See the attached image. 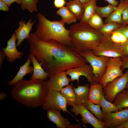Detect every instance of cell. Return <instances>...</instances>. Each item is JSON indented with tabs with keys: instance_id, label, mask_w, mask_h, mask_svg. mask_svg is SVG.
I'll use <instances>...</instances> for the list:
<instances>
[{
	"instance_id": "obj_1",
	"label": "cell",
	"mask_w": 128,
	"mask_h": 128,
	"mask_svg": "<svg viewBox=\"0 0 128 128\" xmlns=\"http://www.w3.org/2000/svg\"><path fill=\"white\" fill-rule=\"evenodd\" d=\"M30 53L34 55L44 69L50 75L63 72L87 62L71 47L54 40L42 41L34 33L27 39Z\"/></svg>"
},
{
	"instance_id": "obj_2",
	"label": "cell",
	"mask_w": 128,
	"mask_h": 128,
	"mask_svg": "<svg viewBox=\"0 0 128 128\" xmlns=\"http://www.w3.org/2000/svg\"><path fill=\"white\" fill-rule=\"evenodd\" d=\"M47 90L44 80L23 79L14 85L11 95L16 101L26 106L35 108L43 104Z\"/></svg>"
},
{
	"instance_id": "obj_3",
	"label": "cell",
	"mask_w": 128,
	"mask_h": 128,
	"mask_svg": "<svg viewBox=\"0 0 128 128\" xmlns=\"http://www.w3.org/2000/svg\"><path fill=\"white\" fill-rule=\"evenodd\" d=\"M69 36L71 47L77 53L92 51L102 41L103 36L88 23L80 22L70 27Z\"/></svg>"
},
{
	"instance_id": "obj_4",
	"label": "cell",
	"mask_w": 128,
	"mask_h": 128,
	"mask_svg": "<svg viewBox=\"0 0 128 128\" xmlns=\"http://www.w3.org/2000/svg\"><path fill=\"white\" fill-rule=\"evenodd\" d=\"M38 23L34 34L41 40L46 41L54 40L71 47L69 30L60 20L50 21L39 12L37 14Z\"/></svg>"
},
{
	"instance_id": "obj_5",
	"label": "cell",
	"mask_w": 128,
	"mask_h": 128,
	"mask_svg": "<svg viewBox=\"0 0 128 128\" xmlns=\"http://www.w3.org/2000/svg\"><path fill=\"white\" fill-rule=\"evenodd\" d=\"M80 55L85 58L91 66L96 81L99 83L105 71L107 63L110 58L96 55L92 51L84 52Z\"/></svg>"
},
{
	"instance_id": "obj_6",
	"label": "cell",
	"mask_w": 128,
	"mask_h": 128,
	"mask_svg": "<svg viewBox=\"0 0 128 128\" xmlns=\"http://www.w3.org/2000/svg\"><path fill=\"white\" fill-rule=\"evenodd\" d=\"M121 65V57L110 58L107 63L105 71L99 81L103 88L108 83L123 74Z\"/></svg>"
},
{
	"instance_id": "obj_7",
	"label": "cell",
	"mask_w": 128,
	"mask_h": 128,
	"mask_svg": "<svg viewBox=\"0 0 128 128\" xmlns=\"http://www.w3.org/2000/svg\"><path fill=\"white\" fill-rule=\"evenodd\" d=\"M128 83V69L122 76L109 83L103 88L105 98L113 103L116 96L126 88Z\"/></svg>"
},
{
	"instance_id": "obj_8",
	"label": "cell",
	"mask_w": 128,
	"mask_h": 128,
	"mask_svg": "<svg viewBox=\"0 0 128 128\" xmlns=\"http://www.w3.org/2000/svg\"><path fill=\"white\" fill-rule=\"evenodd\" d=\"M67 105L66 101L60 91L48 89L46 100L42 106V109L47 111L50 109H55L66 112L80 123L68 111Z\"/></svg>"
},
{
	"instance_id": "obj_9",
	"label": "cell",
	"mask_w": 128,
	"mask_h": 128,
	"mask_svg": "<svg viewBox=\"0 0 128 128\" xmlns=\"http://www.w3.org/2000/svg\"><path fill=\"white\" fill-rule=\"evenodd\" d=\"M110 36H103L101 43L93 50V53L97 56L110 58L123 57L119 47L111 40Z\"/></svg>"
},
{
	"instance_id": "obj_10",
	"label": "cell",
	"mask_w": 128,
	"mask_h": 128,
	"mask_svg": "<svg viewBox=\"0 0 128 128\" xmlns=\"http://www.w3.org/2000/svg\"><path fill=\"white\" fill-rule=\"evenodd\" d=\"M72 107L70 111L76 115L80 114L82 117L81 122L84 124H90L94 128L105 127L104 122L98 119L84 105H75Z\"/></svg>"
},
{
	"instance_id": "obj_11",
	"label": "cell",
	"mask_w": 128,
	"mask_h": 128,
	"mask_svg": "<svg viewBox=\"0 0 128 128\" xmlns=\"http://www.w3.org/2000/svg\"><path fill=\"white\" fill-rule=\"evenodd\" d=\"M65 72L67 75L70 76L71 82L76 80L78 84L80 77L83 76L87 78L90 84L97 83L95 79L91 66L86 63L69 69Z\"/></svg>"
},
{
	"instance_id": "obj_12",
	"label": "cell",
	"mask_w": 128,
	"mask_h": 128,
	"mask_svg": "<svg viewBox=\"0 0 128 128\" xmlns=\"http://www.w3.org/2000/svg\"><path fill=\"white\" fill-rule=\"evenodd\" d=\"M128 120V108H126L104 116L102 121L105 123V127L113 128Z\"/></svg>"
},
{
	"instance_id": "obj_13",
	"label": "cell",
	"mask_w": 128,
	"mask_h": 128,
	"mask_svg": "<svg viewBox=\"0 0 128 128\" xmlns=\"http://www.w3.org/2000/svg\"><path fill=\"white\" fill-rule=\"evenodd\" d=\"M65 71L49 76V79L45 81L46 86L48 89L60 91L65 86L69 85L71 82L68 78Z\"/></svg>"
},
{
	"instance_id": "obj_14",
	"label": "cell",
	"mask_w": 128,
	"mask_h": 128,
	"mask_svg": "<svg viewBox=\"0 0 128 128\" xmlns=\"http://www.w3.org/2000/svg\"><path fill=\"white\" fill-rule=\"evenodd\" d=\"M59 110L50 109L47 111L46 115L48 120L55 124L59 128H81L80 124H71L69 120L64 118L61 114Z\"/></svg>"
},
{
	"instance_id": "obj_15",
	"label": "cell",
	"mask_w": 128,
	"mask_h": 128,
	"mask_svg": "<svg viewBox=\"0 0 128 128\" xmlns=\"http://www.w3.org/2000/svg\"><path fill=\"white\" fill-rule=\"evenodd\" d=\"M16 40L15 33L14 32L7 41L6 48H2L7 60L10 62H13L17 59H21L23 55V53L19 51L17 49Z\"/></svg>"
},
{
	"instance_id": "obj_16",
	"label": "cell",
	"mask_w": 128,
	"mask_h": 128,
	"mask_svg": "<svg viewBox=\"0 0 128 128\" xmlns=\"http://www.w3.org/2000/svg\"><path fill=\"white\" fill-rule=\"evenodd\" d=\"M35 22V21L32 22L30 19L26 23L25 21L22 20L19 22V26L15 32L17 40L16 43L17 47H19L25 39H28L32 26Z\"/></svg>"
},
{
	"instance_id": "obj_17",
	"label": "cell",
	"mask_w": 128,
	"mask_h": 128,
	"mask_svg": "<svg viewBox=\"0 0 128 128\" xmlns=\"http://www.w3.org/2000/svg\"><path fill=\"white\" fill-rule=\"evenodd\" d=\"M29 57L32 63L33 67V72L30 79L46 80L49 77V74L43 69L41 64L37 61L35 56L31 53Z\"/></svg>"
},
{
	"instance_id": "obj_18",
	"label": "cell",
	"mask_w": 128,
	"mask_h": 128,
	"mask_svg": "<svg viewBox=\"0 0 128 128\" xmlns=\"http://www.w3.org/2000/svg\"><path fill=\"white\" fill-rule=\"evenodd\" d=\"M104 95L103 88L99 83L90 84L89 89L88 102L99 104Z\"/></svg>"
},
{
	"instance_id": "obj_19",
	"label": "cell",
	"mask_w": 128,
	"mask_h": 128,
	"mask_svg": "<svg viewBox=\"0 0 128 128\" xmlns=\"http://www.w3.org/2000/svg\"><path fill=\"white\" fill-rule=\"evenodd\" d=\"M31 62L30 58L29 57L25 63L20 67L19 71L14 77L11 80L8 81V84L9 85H14L23 79V78L26 74L32 73L33 66L30 65Z\"/></svg>"
},
{
	"instance_id": "obj_20",
	"label": "cell",
	"mask_w": 128,
	"mask_h": 128,
	"mask_svg": "<svg viewBox=\"0 0 128 128\" xmlns=\"http://www.w3.org/2000/svg\"><path fill=\"white\" fill-rule=\"evenodd\" d=\"M89 84L78 85L76 88L74 87L76 96L75 105H85L88 102Z\"/></svg>"
},
{
	"instance_id": "obj_21",
	"label": "cell",
	"mask_w": 128,
	"mask_h": 128,
	"mask_svg": "<svg viewBox=\"0 0 128 128\" xmlns=\"http://www.w3.org/2000/svg\"><path fill=\"white\" fill-rule=\"evenodd\" d=\"M128 6V0H120L116 9L105 19L104 23L115 22L122 24V13Z\"/></svg>"
},
{
	"instance_id": "obj_22",
	"label": "cell",
	"mask_w": 128,
	"mask_h": 128,
	"mask_svg": "<svg viewBox=\"0 0 128 128\" xmlns=\"http://www.w3.org/2000/svg\"><path fill=\"white\" fill-rule=\"evenodd\" d=\"M97 0H90L83 5L84 11L80 22L88 23L90 19L96 13Z\"/></svg>"
},
{
	"instance_id": "obj_23",
	"label": "cell",
	"mask_w": 128,
	"mask_h": 128,
	"mask_svg": "<svg viewBox=\"0 0 128 128\" xmlns=\"http://www.w3.org/2000/svg\"><path fill=\"white\" fill-rule=\"evenodd\" d=\"M66 5V6L75 15L77 20L81 21L84 11L83 5L78 0H70Z\"/></svg>"
},
{
	"instance_id": "obj_24",
	"label": "cell",
	"mask_w": 128,
	"mask_h": 128,
	"mask_svg": "<svg viewBox=\"0 0 128 128\" xmlns=\"http://www.w3.org/2000/svg\"><path fill=\"white\" fill-rule=\"evenodd\" d=\"M55 13L61 17V18L60 21L64 23L69 24L77 21V19L75 16L66 6L59 9Z\"/></svg>"
},
{
	"instance_id": "obj_25",
	"label": "cell",
	"mask_w": 128,
	"mask_h": 128,
	"mask_svg": "<svg viewBox=\"0 0 128 128\" xmlns=\"http://www.w3.org/2000/svg\"><path fill=\"white\" fill-rule=\"evenodd\" d=\"M72 84L69 85L62 88L60 92L65 99L68 105L73 106L75 105L76 96Z\"/></svg>"
},
{
	"instance_id": "obj_26",
	"label": "cell",
	"mask_w": 128,
	"mask_h": 128,
	"mask_svg": "<svg viewBox=\"0 0 128 128\" xmlns=\"http://www.w3.org/2000/svg\"><path fill=\"white\" fill-rule=\"evenodd\" d=\"M113 103L119 110L128 108V89L126 88L117 94Z\"/></svg>"
},
{
	"instance_id": "obj_27",
	"label": "cell",
	"mask_w": 128,
	"mask_h": 128,
	"mask_svg": "<svg viewBox=\"0 0 128 128\" xmlns=\"http://www.w3.org/2000/svg\"><path fill=\"white\" fill-rule=\"evenodd\" d=\"M101 111L104 116L119 110L116 105L113 103L107 100L104 95L100 103Z\"/></svg>"
},
{
	"instance_id": "obj_28",
	"label": "cell",
	"mask_w": 128,
	"mask_h": 128,
	"mask_svg": "<svg viewBox=\"0 0 128 128\" xmlns=\"http://www.w3.org/2000/svg\"><path fill=\"white\" fill-rule=\"evenodd\" d=\"M122 25L115 22L104 23L98 31L104 36H110L112 32L119 27Z\"/></svg>"
},
{
	"instance_id": "obj_29",
	"label": "cell",
	"mask_w": 128,
	"mask_h": 128,
	"mask_svg": "<svg viewBox=\"0 0 128 128\" xmlns=\"http://www.w3.org/2000/svg\"><path fill=\"white\" fill-rule=\"evenodd\" d=\"M84 106L98 119L103 120L104 115L102 114L99 104H95L88 102Z\"/></svg>"
},
{
	"instance_id": "obj_30",
	"label": "cell",
	"mask_w": 128,
	"mask_h": 128,
	"mask_svg": "<svg viewBox=\"0 0 128 128\" xmlns=\"http://www.w3.org/2000/svg\"><path fill=\"white\" fill-rule=\"evenodd\" d=\"M39 0H22L21 8L22 10H27L30 13L37 12V4Z\"/></svg>"
},
{
	"instance_id": "obj_31",
	"label": "cell",
	"mask_w": 128,
	"mask_h": 128,
	"mask_svg": "<svg viewBox=\"0 0 128 128\" xmlns=\"http://www.w3.org/2000/svg\"><path fill=\"white\" fill-rule=\"evenodd\" d=\"M117 7L110 5L103 7L97 6L96 13L102 18H108L116 9Z\"/></svg>"
},
{
	"instance_id": "obj_32",
	"label": "cell",
	"mask_w": 128,
	"mask_h": 128,
	"mask_svg": "<svg viewBox=\"0 0 128 128\" xmlns=\"http://www.w3.org/2000/svg\"><path fill=\"white\" fill-rule=\"evenodd\" d=\"M88 23L92 27L97 30L101 28L104 24L102 18L96 13L91 17Z\"/></svg>"
},
{
	"instance_id": "obj_33",
	"label": "cell",
	"mask_w": 128,
	"mask_h": 128,
	"mask_svg": "<svg viewBox=\"0 0 128 128\" xmlns=\"http://www.w3.org/2000/svg\"><path fill=\"white\" fill-rule=\"evenodd\" d=\"M110 38L111 41L118 46L128 41L127 39L122 33L115 31L112 32Z\"/></svg>"
},
{
	"instance_id": "obj_34",
	"label": "cell",
	"mask_w": 128,
	"mask_h": 128,
	"mask_svg": "<svg viewBox=\"0 0 128 128\" xmlns=\"http://www.w3.org/2000/svg\"><path fill=\"white\" fill-rule=\"evenodd\" d=\"M114 31L122 33L128 40V24L122 25Z\"/></svg>"
},
{
	"instance_id": "obj_35",
	"label": "cell",
	"mask_w": 128,
	"mask_h": 128,
	"mask_svg": "<svg viewBox=\"0 0 128 128\" xmlns=\"http://www.w3.org/2000/svg\"><path fill=\"white\" fill-rule=\"evenodd\" d=\"M118 46L121 50L123 57L128 56V41Z\"/></svg>"
},
{
	"instance_id": "obj_36",
	"label": "cell",
	"mask_w": 128,
	"mask_h": 128,
	"mask_svg": "<svg viewBox=\"0 0 128 128\" xmlns=\"http://www.w3.org/2000/svg\"><path fill=\"white\" fill-rule=\"evenodd\" d=\"M122 24H128V6L123 10L122 13Z\"/></svg>"
},
{
	"instance_id": "obj_37",
	"label": "cell",
	"mask_w": 128,
	"mask_h": 128,
	"mask_svg": "<svg viewBox=\"0 0 128 128\" xmlns=\"http://www.w3.org/2000/svg\"><path fill=\"white\" fill-rule=\"evenodd\" d=\"M66 3V0H54V1L55 7L57 8L64 7Z\"/></svg>"
},
{
	"instance_id": "obj_38",
	"label": "cell",
	"mask_w": 128,
	"mask_h": 128,
	"mask_svg": "<svg viewBox=\"0 0 128 128\" xmlns=\"http://www.w3.org/2000/svg\"><path fill=\"white\" fill-rule=\"evenodd\" d=\"M122 65L121 69L123 71L128 69V56L121 58Z\"/></svg>"
},
{
	"instance_id": "obj_39",
	"label": "cell",
	"mask_w": 128,
	"mask_h": 128,
	"mask_svg": "<svg viewBox=\"0 0 128 128\" xmlns=\"http://www.w3.org/2000/svg\"><path fill=\"white\" fill-rule=\"evenodd\" d=\"M0 10L7 11L9 10V7L4 2L0 0Z\"/></svg>"
},
{
	"instance_id": "obj_40",
	"label": "cell",
	"mask_w": 128,
	"mask_h": 128,
	"mask_svg": "<svg viewBox=\"0 0 128 128\" xmlns=\"http://www.w3.org/2000/svg\"><path fill=\"white\" fill-rule=\"evenodd\" d=\"M5 2L9 7H10L11 4L15 2L19 5H21L22 0H1Z\"/></svg>"
},
{
	"instance_id": "obj_41",
	"label": "cell",
	"mask_w": 128,
	"mask_h": 128,
	"mask_svg": "<svg viewBox=\"0 0 128 128\" xmlns=\"http://www.w3.org/2000/svg\"><path fill=\"white\" fill-rule=\"evenodd\" d=\"M5 56L3 50L0 51V69L1 70L3 62Z\"/></svg>"
},
{
	"instance_id": "obj_42",
	"label": "cell",
	"mask_w": 128,
	"mask_h": 128,
	"mask_svg": "<svg viewBox=\"0 0 128 128\" xmlns=\"http://www.w3.org/2000/svg\"><path fill=\"white\" fill-rule=\"evenodd\" d=\"M110 5L117 7L119 4V2L116 0H104Z\"/></svg>"
},
{
	"instance_id": "obj_43",
	"label": "cell",
	"mask_w": 128,
	"mask_h": 128,
	"mask_svg": "<svg viewBox=\"0 0 128 128\" xmlns=\"http://www.w3.org/2000/svg\"><path fill=\"white\" fill-rule=\"evenodd\" d=\"M116 128H128V120L116 126Z\"/></svg>"
},
{
	"instance_id": "obj_44",
	"label": "cell",
	"mask_w": 128,
	"mask_h": 128,
	"mask_svg": "<svg viewBox=\"0 0 128 128\" xmlns=\"http://www.w3.org/2000/svg\"><path fill=\"white\" fill-rule=\"evenodd\" d=\"M7 95L5 92H1L0 94V100L5 99L6 98Z\"/></svg>"
},
{
	"instance_id": "obj_45",
	"label": "cell",
	"mask_w": 128,
	"mask_h": 128,
	"mask_svg": "<svg viewBox=\"0 0 128 128\" xmlns=\"http://www.w3.org/2000/svg\"><path fill=\"white\" fill-rule=\"evenodd\" d=\"M83 5L90 0H78Z\"/></svg>"
},
{
	"instance_id": "obj_46",
	"label": "cell",
	"mask_w": 128,
	"mask_h": 128,
	"mask_svg": "<svg viewBox=\"0 0 128 128\" xmlns=\"http://www.w3.org/2000/svg\"><path fill=\"white\" fill-rule=\"evenodd\" d=\"M126 88L127 89H128V83L126 86Z\"/></svg>"
}]
</instances>
